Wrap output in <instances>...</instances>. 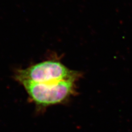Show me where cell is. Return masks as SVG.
Segmentation results:
<instances>
[{"mask_svg": "<svg viewBox=\"0 0 132 132\" xmlns=\"http://www.w3.org/2000/svg\"><path fill=\"white\" fill-rule=\"evenodd\" d=\"M78 80L72 79L45 83L24 81L20 84L35 105L45 108L69 100L76 93Z\"/></svg>", "mask_w": 132, "mask_h": 132, "instance_id": "obj_1", "label": "cell"}, {"mask_svg": "<svg viewBox=\"0 0 132 132\" xmlns=\"http://www.w3.org/2000/svg\"><path fill=\"white\" fill-rule=\"evenodd\" d=\"M79 72L69 69L60 61L47 60L16 71L14 78L19 83L28 81L45 83L68 79L79 80Z\"/></svg>", "mask_w": 132, "mask_h": 132, "instance_id": "obj_2", "label": "cell"}]
</instances>
